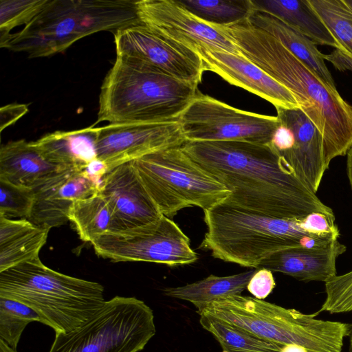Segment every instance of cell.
I'll list each match as a JSON object with an SVG mask.
<instances>
[{
  "mask_svg": "<svg viewBox=\"0 0 352 352\" xmlns=\"http://www.w3.org/2000/svg\"><path fill=\"white\" fill-rule=\"evenodd\" d=\"M181 147L231 192L223 203L284 219L335 216L270 143L186 142Z\"/></svg>",
  "mask_w": 352,
  "mask_h": 352,
  "instance_id": "cell-1",
  "label": "cell"
},
{
  "mask_svg": "<svg viewBox=\"0 0 352 352\" xmlns=\"http://www.w3.org/2000/svg\"><path fill=\"white\" fill-rule=\"evenodd\" d=\"M254 63L295 97L300 109L322 138L327 168L352 148V106L329 88L281 43L246 19L230 25H214Z\"/></svg>",
  "mask_w": 352,
  "mask_h": 352,
  "instance_id": "cell-2",
  "label": "cell"
},
{
  "mask_svg": "<svg viewBox=\"0 0 352 352\" xmlns=\"http://www.w3.org/2000/svg\"><path fill=\"white\" fill-rule=\"evenodd\" d=\"M204 213L207 231L199 248L243 267L259 268L277 252L327 243L340 236L336 217L322 212L284 219L223 202Z\"/></svg>",
  "mask_w": 352,
  "mask_h": 352,
  "instance_id": "cell-3",
  "label": "cell"
},
{
  "mask_svg": "<svg viewBox=\"0 0 352 352\" xmlns=\"http://www.w3.org/2000/svg\"><path fill=\"white\" fill-rule=\"evenodd\" d=\"M197 86L144 63L117 56L101 86L96 123L178 121L198 94Z\"/></svg>",
  "mask_w": 352,
  "mask_h": 352,
  "instance_id": "cell-4",
  "label": "cell"
},
{
  "mask_svg": "<svg viewBox=\"0 0 352 352\" xmlns=\"http://www.w3.org/2000/svg\"><path fill=\"white\" fill-rule=\"evenodd\" d=\"M0 297L28 306L56 333L80 327L106 301L100 283L56 272L39 258L1 272Z\"/></svg>",
  "mask_w": 352,
  "mask_h": 352,
  "instance_id": "cell-5",
  "label": "cell"
},
{
  "mask_svg": "<svg viewBox=\"0 0 352 352\" xmlns=\"http://www.w3.org/2000/svg\"><path fill=\"white\" fill-rule=\"evenodd\" d=\"M137 0H48L23 28L1 47L46 57L65 51L88 35L141 23Z\"/></svg>",
  "mask_w": 352,
  "mask_h": 352,
  "instance_id": "cell-6",
  "label": "cell"
},
{
  "mask_svg": "<svg viewBox=\"0 0 352 352\" xmlns=\"http://www.w3.org/2000/svg\"><path fill=\"white\" fill-rule=\"evenodd\" d=\"M198 314H205L279 344L296 345L308 352H342L351 325L316 319L255 297L232 295L214 300Z\"/></svg>",
  "mask_w": 352,
  "mask_h": 352,
  "instance_id": "cell-7",
  "label": "cell"
},
{
  "mask_svg": "<svg viewBox=\"0 0 352 352\" xmlns=\"http://www.w3.org/2000/svg\"><path fill=\"white\" fill-rule=\"evenodd\" d=\"M131 162L160 212L170 219L187 207L205 211L223 203L231 194L181 146L156 151Z\"/></svg>",
  "mask_w": 352,
  "mask_h": 352,
  "instance_id": "cell-8",
  "label": "cell"
},
{
  "mask_svg": "<svg viewBox=\"0 0 352 352\" xmlns=\"http://www.w3.org/2000/svg\"><path fill=\"white\" fill-rule=\"evenodd\" d=\"M155 333L153 310L144 301L115 296L80 327L56 333L49 352H139Z\"/></svg>",
  "mask_w": 352,
  "mask_h": 352,
  "instance_id": "cell-9",
  "label": "cell"
},
{
  "mask_svg": "<svg viewBox=\"0 0 352 352\" xmlns=\"http://www.w3.org/2000/svg\"><path fill=\"white\" fill-rule=\"evenodd\" d=\"M91 243L97 255L114 262L143 261L173 267L198 259L189 238L164 215L144 227L104 233Z\"/></svg>",
  "mask_w": 352,
  "mask_h": 352,
  "instance_id": "cell-10",
  "label": "cell"
},
{
  "mask_svg": "<svg viewBox=\"0 0 352 352\" xmlns=\"http://www.w3.org/2000/svg\"><path fill=\"white\" fill-rule=\"evenodd\" d=\"M178 122L186 142L241 141L270 144L277 116L233 107L199 91Z\"/></svg>",
  "mask_w": 352,
  "mask_h": 352,
  "instance_id": "cell-11",
  "label": "cell"
},
{
  "mask_svg": "<svg viewBox=\"0 0 352 352\" xmlns=\"http://www.w3.org/2000/svg\"><path fill=\"white\" fill-rule=\"evenodd\" d=\"M136 5L141 23L170 41L196 53L208 50L241 54L224 34L178 0H137Z\"/></svg>",
  "mask_w": 352,
  "mask_h": 352,
  "instance_id": "cell-12",
  "label": "cell"
},
{
  "mask_svg": "<svg viewBox=\"0 0 352 352\" xmlns=\"http://www.w3.org/2000/svg\"><path fill=\"white\" fill-rule=\"evenodd\" d=\"M117 56L151 65L182 81L199 84L204 72L200 56L140 23L114 32Z\"/></svg>",
  "mask_w": 352,
  "mask_h": 352,
  "instance_id": "cell-13",
  "label": "cell"
},
{
  "mask_svg": "<svg viewBox=\"0 0 352 352\" xmlns=\"http://www.w3.org/2000/svg\"><path fill=\"white\" fill-rule=\"evenodd\" d=\"M186 142L178 121L109 124L99 127L97 158L110 170Z\"/></svg>",
  "mask_w": 352,
  "mask_h": 352,
  "instance_id": "cell-14",
  "label": "cell"
},
{
  "mask_svg": "<svg viewBox=\"0 0 352 352\" xmlns=\"http://www.w3.org/2000/svg\"><path fill=\"white\" fill-rule=\"evenodd\" d=\"M100 193L112 211L111 232L144 227L163 216L131 162L109 170L103 177Z\"/></svg>",
  "mask_w": 352,
  "mask_h": 352,
  "instance_id": "cell-15",
  "label": "cell"
},
{
  "mask_svg": "<svg viewBox=\"0 0 352 352\" xmlns=\"http://www.w3.org/2000/svg\"><path fill=\"white\" fill-rule=\"evenodd\" d=\"M32 208L28 220L50 230L66 223L72 204L100 192V186L82 170H62L33 188Z\"/></svg>",
  "mask_w": 352,
  "mask_h": 352,
  "instance_id": "cell-16",
  "label": "cell"
},
{
  "mask_svg": "<svg viewBox=\"0 0 352 352\" xmlns=\"http://www.w3.org/2000/svg\"><path fill=\"white\" fill-rule=\"evenodd\" d=\"M204 71H210L230 84L241 87L272 103L275 108H300L293 94L241 54L199 50Z\"/></svg>",
  "mask_w": 352,
  "mask_h": 352,
  "instance_id": "cell-17",
  "label": "cell"
},
{
  "mask_svg": "<svg viewBox=\"0 0 352 352\" xmlns=\"http://www.w3.org/2000/svg\"><path fill=\"white\" fill-rule=\"evenodd\" d=\"M276 109L280 123L292 129L295 138L292 148L280 155L295 175L316 193L327 170L322 135L300 108Z\"/></svg>",
  "mask_w": 352,
  "mask_h": 352,
  "instance_id": "cell-18",
  "label": "cell"
},
{
  "mask_svg": "<svg viewBox=\"0 0 352 352\" xmlns=\"http://www.w3.org/2000/svg\"><path fill=\"white\" fill-rule=\"evenodd\" d=\"M346 250V246L338 240L314 247L287 249L272 254L259 268L283 273L300 281L325 283L337 275V258Z\"/></svg>",
  "mask_w": 352,
  "mask_h": 352,
  "instance_id": "cell-19",
  "label": "cell"
},
{
  "mask_svg": "<svg viewBox=\"0 0 352 352\" xmlns=\"http://www.w3.org/2000/svg\"><path fill=\"white\" fill-rule=\"evenodd\" d=\"M66 170L48 160L34 142L11 141L0 148V179L34 188Z\"/></svg>",
  "mask_w": 352,
  "mask_h": 352,
  "instance_id": "cell-20",
  "label": "cell"
},
{
  "mask_svg": "<svg viewBox=\"0 0 352 352\" xmlns=\"http://www.w3.org/2000/svg\"><path fill=\"white\" fill-rule=\"evenodd\" d=\"M247 19L256 28L276 38L329 88L338 91L333 76L324 63V54L311 40L265 12L253 8Z\"/></svg>",
  "mask_w": 352,
  "mask_h": 352,
  "instance_id": "cell-21",
  "label": "cell"
},
{
  "mask_svg": "<svg viewBox=\"0 0 352 352\" xmlns=\"http://www.w3.org/2000/svg\"><path fill=\"white\" fill-rule=\"evenodd\" d=\"M98 130L99 127L91 126L74 131H57L46 134L34 143L52 163L65 169L82 170L97 158Z\"/></svg>",
  "mask_w": 352,
  "mask_h": 352,
  "instance_id": "cell-22",
  "label": "cell"
},
{
  "mask_svg": "<svg viewBox=\"0 0 352 352\" xmlns=\"http://www.w3.org/2000/svg\"><path fill=\"white\" fill-rule=\"evenodd\" d=\"M49 231L25 219H12L0 215V272L39 258Z\"/></svg>",
  "mask_w": 352,
  "mask_h": 352,
  "instance_id": "cell-23",
  "label": "cell"
},
{
  "mask_svg": "<svg viewBox=\"0 0 352 352\" xmlns=\"http://www.w3.org/2000/svg\"><path fill=\"white\" fill-rule=\"evenodd\" d=\"M253 8L278 18L316 45H340L308 0H252Z\"/></svg>",
  "mask_w": 352,
  "mask_h": 352,
  "instance_id": "cell-24",
  "label": "cell"
},
{
  "mask_svg": "<svg viewBox=\"0 0 352 352\" xmlns=\"http://www.w3.org/2000/svg\"><path fill=\"white\" fill-rule=\"evenodd\" d=\"M258 268L226 276L211 274L204 279L179 287L165 288L163 292L168 297L188 301L201 311L214 300L232 295H239Z\"/></svg>",
  "mask_w": 352,
  "mask_h": 352,
  "instance_id": "cell-25",
  "label": "cell"
},
{
  "mask_svg": "<svg viewBox=\"0 0 352 352\" xmlns=\"http://www.w3.org/2000/svg\"><path fill=\"white\" fill-rule=\"evenodd\" d=\"M68 219L80 239L85 242L91 243L99 236L112 230V211L100 192L75 201L69 209Z\"/></svg>",
  "mask_w": 352,
  "mask_h": 352,
  "instance_id": "cell-26",
  "label": "cell"
},
{
  "mask_svg": "<svg viewBox=\"0 0 352 352\" xmlns=\"http://www.w3.org/2000/svg\"><path fill=\"white\" fill-rule=\"evenodd\" d=\"M199 315L200 324L219 343L221 352H281L285 346L211 316Z\"/></svg>",
  "mask_w": 352,
  "mask_h": 352,
  "instance_id": "cell-27",
  "label": "cell"
},
{
  "mask_svg": "<svg viewBox=\"0 0 352 352\" xmlns=\"http://www.w3.org/2000/svg\"><path fill=\"white\" fill-rule=\"evenodd\" d=\"M194 14L215 25H230L243 21L250 14L252 0H178Z\"/></svg>",
  "mask_w": 352,
  "mask_h": 352,
  "instance_id": "cell-28",
  "label": "cell"
},
{
  "mask_svg": "<svg viewBox=\"0 0 352 352\" xmlns=\"http://www.w3.org/2000/svg\"><path fill=\"white\" fill-rule=\"evenodd\" d=\"M337 41L340 50L352 57V13L344 0H308Z\"/></svg>",
  "mask_w": 352,
  "mask_h": 352,
  "instance_id": "cell-29",
  "label": "cell"
},
{
  "mask_svg": "<svg viewBox=\"0 0 352 352\" xmlns=\"http://www.w3.org/2000/svg\"><path fill=\"white\" fill-rule=\"evenodd\" d=\"M40 322L39 316L28 306L0 297V339L16 349L25 327L31 322Z\"/></svg>",
  "mask_w": 352,
  "mask_h": 352,
  "instance_id": "cell-30",
  "label": "cell"
},
{
  "mask_svg": "<svg viewBox=\"0 0 352 352\" xmlns=\"http://www.w3.org/2000/svg\"><path fill=\"white\" fill-rule=\"evenodd\" d=\"M48 0H1L0 46L15 27L27 25L45 7Z\"/></svg>",
  "mask_w": 352,
  "mask_h": 352,
  "instance_id": "cell-31",
  "label": "cell"
},
{
  "mask_svg": "<svg viewBox=\"0 0 352 352\" xmlns=\"http://www.w3.org/2000/svg\"><path fill=\"white\" fill-rule=\"evenodd\" d=\"M34 199L33 188L0 179V215L8 219L29 217Z\"/></svg>",
  "mask_w": 352,
  "mask_h": 352,
  "instance_id": "cell-32",
  "label": "cell"
},
{
  "mask_svg": "<svg viewBox=\"0 0 352 352\" xmlns=\"http://www.w3.org/2000/svg\"><path fill=\"white\" fill-rule=\"evenodd\" d=\"M326 298L316 316L322 311L338 314L352 311V271L336 275L324 283Z\"/></svg>",
  "mask_w": 352,
  "mask_h": 352,
  "instance_id": "cell-33",
  "label": "cell"
},
{
  "mask_svg": "<svg viewBox=\"0 0 352 352\" xmlns=\"http://www.w3.org/2000/svg\"><path fill=\"white\" fill-rule=\"evenodd\" d=\"M275 286L272 272L260 267L250 280L247 289L256 298L263 300L272 293Z\"/></svg>",
  "mask_w": 352,
  "mask_h": 352,
  "instance_id": "cell-34",
  "label": "cell"
},
{
  "mask_svg": "<svg viewBox=\"0 0 352 352\" xmlns=\"http://www.w3.org/2000/svg\"><path fill=\"white\" fill-rule=\"evenodd\" d=\"M294 141V135L292 129L280 123L275 129L270 144L281 155L292 148Z\"/></svg>",
  "mask_w": 352,
  "mask_h": 352,
  "instance_id": "cell-35",
  "label": "cell"
},
{
  "mask_svg": "<svg viewBox=\"0 0 352 352\" xmlns=\"http://www.w3.org/2000/svg\"><path fill=\"white\" fill-rule=\"evenodd\" d=\"M28 111V106L25 104H10L0 109V129L14 124Z\"/></svg>",
  "mask_w": 352,
  "mask_h": 352,
  "instance_id": "cell-36",
  "label": "cell"
},
{
  "mask_svg": "<svg viewBox=\"0 0 352 352\" xmlns=\"http://www.w3.org/2000/svg\"><path fill=\"white\" fill-rule=\"evenodd\" d=\"M323 58L340 72H352V57L342 50L335 49L329 54H323Z\"/></svg>",
  "mask_w": 352,
  "mask_h": 352,
  "instance_id": "cell-37",
  "label": "cell"
},
{
  "mask_svg": "<svg viewBox=\"0 0 352 352\" xmlns=\"http://www.w3.org/2000/svg\"><path fill=\"white\" fill-rule=\"evenodd\" d=\"M346 173L352 190V148L346 153Z\"/></svg>",
  "mask_w": 352,
  "mask_h": 352,
  "instance_id": "cell-38",
  "label": "cell"
},
{
  "mask_svg": "<svg viewBox=\"0 0 352 352\" xmlns=\"http://www.w3.org/2000/svg\"><path fill=\"white\" fill-rule=\"evenodd\" d=\"M0 352H16V351L0 339Z\"/></svg>",
  "mask_w": 352,
  "mask_h": 352,
  "instance_id": "cell-39",
  "label": "cell"
},
{
  "mask_svg": "<svg viewBox=\"0 0 352 352\" xmlns=\"http://www.w3.org/2000/svg\"><path fill=\"white\" fill-rule=\"evenodd\" d=\"M344 1L352 13V0H344Z\"/></svg>",
  "mask_w": 352,
  "mask_h": 352,
  "instance_id": "cell-40",
  "label": "cell"
},
{
  "mask_svg": "<svg viewBox=\"0 0 352 352\" xmlns=\"http://www.w3.org/2000/svg\"><path fill=\"white\" fill-rule=\"evenodd\" d=\"M349 337V343H350V352H352V325H351V332H350Z\"/></svg>",
  "mask_w": 352,
  "mask_h": 352,
  "instance_id": "cell-41",
  "label": "cell"
}]
</instances>
